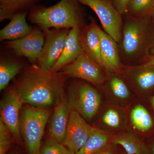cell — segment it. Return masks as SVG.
Segmentation results:
<instances>
[{"label":"cell","instance_id":"cell-13","mask_svg":"<svg viewBox=\"0 0 154 154\" xmlns=\"http://www.w3.org/2000/svg\"><path fill=\"white\" fill-rule=\"evenodd\" d=\"M98 31L101 41V66L108 72L118 73L122 65L117 42L99 27Z\"/></svg>","mask_w":154,"mask_h":154},{"label":"cell","instance_id":"cell-6","mask_svg":"<svg viewBox=\"0 0 154 154\" xmlns=\"http://www.w3.org/2000/svg\"><path fill=\"white\" fill-rule=\"evenodd\" d=\"M78 1L91 8L99 17L105 33L116 42H120L122 36V18L112 2L110 0Z\"/></svg>","mask_w":154,"mask_h":154},{"label":"cell","instance_id":"cell-25","mask_svg":"<svg viewBox=\"0 0 154 154\" xmlns=\"http://www.w3.org/2000/svg\"><path fill=\"white\" fill-rule=\"evenodd\" d=\"M110 90L114 96L118 99L125 100L129 97L130 91L126 84L120 78L113 76L109 82Z\"/></svg>","mask_w":154,"mask_h":154},{"label":"cell","instance_id":"cell-5","mask_svg":"<svg viewBox=\"0 0 154 154\" xmlns=\"http://www.w3.org/2000/svg\"><path fill=\"white\" fill-rule=\"evenodd\" d=\"M67 100L71 110L79 113L85 120L94 118L101 103L99 92L87 84H79L70 88Z\"/></svg>","mask_w":154,"mask_h":154},{"label":"cell","instance_id":"cell-21","mask_svg":"<svg viewBox=\"0 0 154 154\" xmlns=\"http://www.w3.org/2000/svg\"><path fill=\"white\" fill-rule=\"evenodd\" d=\"M37 0H0V20L11 19L15 14L30 7Z\"/></svg>","mask_w":154,"mask_h":154},{"label":"cell","instance_id":"cell-27","mask_svg":"<svg viewBox=\"0 0 154 154\" xmlns=\"http://www.w3.org/2000/svg\"><path fill=\"white\" fill-rule=\"evenodd\" d=\"M102 122L111 128H117L121 124V118L118 111L113 108H109L105 111L102 118Z\"/></svg>","mask_w":154,"mask_h":154},{"label":"cell","instance_id":"cell-29","mask_svg":"<svg viewBox=\"0 0 154 154\" xmlns=\"http://www.w3.org/2000/svg\"><path fill=\"white\" fill-rule=\"evenodd\" d=\"M115 146L112 143L108 144L93 154H118Z\"/></svg>","mask_w":154,"mask_h":154},{"label":"cell","instance_id":"cell-17","mask_svg":"<svg viewBox=\"0 0 154 154\" xmlns=\"http://www.w3.org/2000/svg\"><path fill=\"white\" fill-rule=\"evenodd\" d=\"M27 12H21L11 18L8 25L0 31V40H13L28 35L32 31L31 27L26 22Z\"/></svg>","mask_w":154,"mask_h":154},{"label":"cell","instance_id":"cell-26","mask_svg":"<svg viewBox=\"0 0 154 154\" xmlns=\"http://www.w3.org/2000/svg\"><path fill=\"white\" fill-rule=\"evenodd\" d=\"M12 134L0 120V154H6L12 143Z\"/></svg>","mask_w":154,"mask_h":154},{"label":"cell","instance_id":"cell-11","mask_svg":"<svg viewBox=\"0 0 154 154\" xmlns=\"http://www.w3.org/2000/svg\"><path fill=\"white\" fill-rule=\"evenodd\" d=\"M44 43L43 33L38 29H35L22 38L9 40L5 44L17 55L25 57L30 62L34 63L37 62Z\"/></svg>","mask_w":154,"mask_h":154},{"label":"cell","instance_id":"cell-34","mask_svg":"<svg viewBox=\"0 0 154 154\" xmlns=\"http://www.w3.org/2000/svg\"><path fill=\"white\" fill-rule=\"evenodd\" d=\"M9 154H14V153H12H12H10Z\"/></svg>","mask_w":154,"mask_h":154},{"label":"cell","instance_id":"cell-28","mask_svg":"<svg viewBox=\"0 0 154 154\" xmlns=\"http://www.w3.org/2000/svg\"><path fill=\"white\" fill-rule=\"evenodd\" d=\"M131 0H113V4L122 16L128 14L130 4Z\"/></svg>","mask_w":154,"mask_h":154},{"label":"cell","instance_id":"cell-20","mask_svg":"<svg viewBox=\"0 0 154 154\" xmlns=\"http://www.w3.org/2000/svg\"><path fill=\"white\" fill-rule=\"evenodd\" d=\"M130 118L133 126L141 132L148 131L153 124L151 116L142 105H137L134 107L131 112Z\"/></svg>","mask_w":154,"mask_h":154},{"label":"cell","instance_id":"cell-19","mask_svg":"<svg viewBox=\"0 0 154 154\" xmlns=\"http://www.w3.org/2000/svg\"><path fill=\"white\" fill-rule=\"evenodd\" d=\"M112 138L108 133L95 128L85 146L75 154H93L108 144Z\"/></svg>","mask_w":154,"mask_h":154},{"label":"cell","instance_id":"cell-2","mask_svg":"<svg viewBox=\"0 0 154 154\" xmlns=\"http://www.w3.org/2000/svg\"><path fill=\"white\" fill-rule=\"evenodd\" d=\"M152 18L131 16L126 19L122 26V36L119 42L120 58L137 61L147 57L149 48L154 44Z\"/></svg>","mask_w":154,"mask_h":154},{"label":"cell","instance_id":"cell-31","mask_svg":"<svg viewBox=\"0 0 154 154\" xmlns=\"http://www.w3.org/2000/svg\"><path fill=\"white\" fill-rule=\"evenodd\" d=\"M151 154H154V142L152 143L151 147Z\"/></svg>","mask_w":154,"mask_h":154},{"label":"cell","instance_id":"cell-12","mask_svg":"<svg viewBox=\"0 0 154 154\" xmlns=\"http://www.w3.org/2000/svg\"><path fill=\"white\" fill-rule=\"evenodd\" d=\"M71 111L63 92L55 104L49 129L50 137L61 143L64 141Z\"/></svg>","mask_w":154,"mask_h":154},{"label":"cell","instance_id":"cell-7","mask_svg":"<svg viewBox=\"0 0 154 154\" xmlns=\"http://www.w3.org/2000/svg\"><path fill=\"white\" fill-rule=\"evenodd\" d=\"M61 70L65 75L82 79L95 85H100L105 82L102 67L84 53Z\"/></svg>","mask_w":154,"mask_h":154},{"label":"cell","instance_id":"cell-23","mask_svg":"<svg viewBox=\"0 0 154 154\" xmlns=\"http://www.w3.org/2000/svg\"><path fill=\"white\" fill-rule=\"evenodd\" d=\"M154 12V0H131L128 9L134 17H152Z\"/></svg>","mask_w":154,"mask_h":154},{"label":"cell","instance_id":"cell-4","mask_svg":"<svg viewBox=\"0 0 154 154\" xmlns=\"http://www.w3.org/2000/svg\"><path fill=\"white\" fill-rule=\"evenodd\" d=\"M50 115L48 108L29 105L24 107L20 128L28 154H40L42 139Z\"/></svg>","mask_w":154,"mask_h":154},{"label":"cell","instance_id":"cell-30","mask_svg":"<svg viewBox=\"0 0 154 154\" xmlns=\"http://www.w3.org/2000/svg\"><path fill=\"white\" fill-rule=\"evenodd\" d=\"M146 63L148 64L154 66V56L150 58L149 60Z\"/></svg>","mask_w":154,"mask_h":154},{"label":"cell","instance_id":"cell-15","mask_svg":"<svg viewBox=\"0 0 154 154\" xmlns=\"http://www.w3.org/2000/svg\"><path fill=\"white\" fill-rule=\"evenodd\" d=\"M80 33L79 27H75L70 30L66 39L62 52L51 71L58 72L83 53L80 41Z\"/></svg>","mask_w":154,"mask_h":154},{"label":"cell","instance_id":"cell-32","mask_svg":"<svg viewBox=\"0 0 154 154\" xmlns=\"http://www.w3.org/2000/svg\"><path fill=\"white\" fill-rule=\"evenodd\" d=\"M151 102L152 105V107L153 108L154 110V96H153V97H152V98Z\"/></svg>","mask_w":154,"mask_h":154},{"label":"cell","instance_id":"cell-16","mask_svg":"<svg viewBox=\"0 0 154 154\" xmlns=\"http://www.w3.org/2000/svg\"><path fill=\"white\" fill-rule=\"evenodd\" d=\"M98 27L92 22L80 31L79 38L83 53L101 66V41Z\"/></svg>","mask_w":154,"mask_h":154},{"label":"cell","instance_id":"cell-3","mask_svg":"<svg viewBox=\"0 0 154 154\" xmlns=\"http://www.w3.org/2000/svg\"><path fill=\"white\" fill-rule=\"evenodd\" d=\"M78 2V0H60L51 7L36 8L30 12L29 19L45 31L80 28L82 17Z\"/></svg>","mask_w":154,"mask_h":154},{"label":"cell","instance_id":"cell-10","mask_svg":"<svg viewBox=\"0 0 154 154\" xmlns=\"http://www.w3.org/2000/svg\"><path fill=\"white\" fill-rule=\"evenodd\" d=\"M23 104L15 88L7 92L1 100V120L10 131L15 140L21 141L19 111Z\"/></svg>","mask_w":154,"mask_h":154},{"label":"cell","instance_id":"cell-8","mask_svg":"<svg viewBox=\"0 0 154 154\" xmlns=\"http://www.w3.org/2000/svg\"><path fill=\"white\" fill-rule=\"evenodd\" d=\"M69 29H53L45 31L46 38L37 63L42 69L51 70L60 57Z\"/></svg>","mask_w":154,"mask_h":154},{"label":"cell","instance_id":"cell-33","mask_svg":"<svg viewBox=\"0 0 154 154\" xmlns=\"http://www.w3.org/2000/svg\"><path fill=\"white\" fill-rule=\"evenodd\" d=\"M152 18L153 21V22L154 23V12L153 13L152 15Z\"/></svg>","mask_w":154,"mask_h":154},{"label":"cell","instance_id":"cell-14","mask_svg":"<svg viewBox=\"0 0 154 154\" xmlns=\"http://www.w3.org/2000/svg\"><path fill=\"white\" fill-rule=\"evenodd\" d=\"M125 76L138 91L149 92L154 89V66L145 63L126 68Z\"/></svg>","mask_w":154,"mask_h":154},{"label":"cell","instance_id":"cell-24","mask_svg":"<svg viewBox=\"0 0 154 154\" xmlns=\"http://www.w3.org/2000/svg\"><path fill=\"white\" fill-rule=\"evenodd\" d=\"M40 154H75L63 144L50 138L41 145Z\"/></svg>","mask_w":154,"mask_h":154},{"label":"cell","instance_id":"cell-9","mask_svg":"<svg viewBox=\"0 0 154 154\" xmlns=\"http://www.w3.org/2000/svg\"><path fill=\"white\" fill-rule=\"evenodd\" d=\"M95 129L79 113L71 110L63 144L75 154L85 146Z\"/></svg>","mask_w":154,"mask_h":154},{"label":"cell","instance_id":"cell-1","mask_svg":"<svg viewBox=\"0 0 154 154\" xmlns=\"http://www.w3.org/2000/svg\"><path fill=\"white\" fill-rule=\"evenodd\" d=\"M65 76L61 72L33 66L17 80L15 89L23 104L48 108L55 105L63 93Z\"/></svg>","mask_w":154,"mask_h":154},{"label":"cell","instance_id":"cell-18","mask_svg":"<svg viewBox=\"0 0 154 154\" xmlns=\"http://www.w3.org/2000/svg\"><path fill=\"white\" fill-rule=\"evenodd\" d=\"M111 143L121 146L126 154H149L148 149L143 142L131 133L116 135L112 138Z\"/></svg>","mask_w":154,"mask_h":154},{"label":"cell","instance_id":"cell-22","mask_svg":"<svg viewBox=\"0 0 154 154\" xmlns=\"http://www.w3.org/2000/svg\"><path fill=\"white\" fill-rule=\"evenodd\" d=\"M22 66L16 63L1 62L0 64V90L3 91L11 80L21 71Z\"/></svg>","mask_w":154,"mask_h":154}]
</instances>
